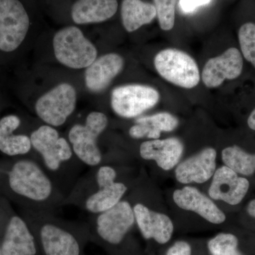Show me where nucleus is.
I'll return each instance as SVG.
<instances>
[{"instance_id":"obj_1","label":"nucleus","mask_w":255,"mask_h":255,"mask_svg":"<svg viewBox=\"0 0 255 255\" xmlns=\"http://www.w3.org/2000/svg\"><path fill=\"white\" fill-rule=\"evenodd\" d=\"M29 137L34 155L32 157L41 164L64 195L68 196L86 166L56 128L43 124L33 130Z\"/></svg>"},{"instance_id":"obj_2","label":"nucleus","mask_w":255,"mask_h":255,"mask_svg":"<svg viewBox=\"0 0 255 255\" xmlns=\"http://www.w3.org/2000/svg\"><path fill=\"white\" fill-rule=\"evenodd\" d=\"M6 184L10 194L22 201L26 210L56 214L65 206L66 196L33 157L13 162L6 172Z\"/></svg>"},{"instance_id":"obj_3","label":"nucleus","mask_w":255,"mask_h":255,"mask_svg":"<svg viewBox=\"0 0 255 255\" xmlns=\"http://www.w3.org/2000/svg\"><path fill=\"white\" fill-rule=\"evenodd\" d=\"M118 178V170L112 164L90 167L66 196L65 206H75L89 215L107 211L123 200L128 190L127 184Z\"/></svg>"},{"instance_id":"obj_4","label":"nucleus","mask_w":255,"mask_h":255,"mask_svg":"<svg viewBox=\"0 0 255 255\" xmlns=\"http://www.w3.org/2000/svg\"><path fill=\"white\" fill-rule=\"evenodd\" d=\"M26 220L36 238L41 255H82L87 238V223L60 219L56 214L26 210Z\"/></svg>"},{"instance_id":"obj_5","label":"nucleus","mask_w":255,"mask_h":255,"mask_svg":"<svg viewBox=\"0 0 255 255\" xmlns=\"http://www.w3.org/2000/svg\"><path fill=\"white\" fill-rule=\"evenodd\" d=\"M109 120L103 112L87 114L83 124H75L69 129L68 142L75 155L89 167L105 163V157L99 145V138L108 127Z\"/></svg>"},{"instance_id":"obj_6","label":"nucleus","mask_w":255,"mask_h":255,"mask_svg":"<svg viewBox=\"0 0 255 255\" xmlns=\"http://www.w3.org/2000/svg\"><path fill=\"white\" fill-rule=\"evenodd\" d=\"M86 223L90 238L106 246H117L131 231L135 219L130 201L122 200L107 211L89 215Z\"/></svg>"},{"instance_id":"obj_7","label":"nucleus","mask_w":255,"mask_h":255,"mask_svg":"<svg viewBox=\"0 0 255 255\" xmlns=\"http://www.w3.org/2000/svg\"><path fill=\"white\" fill-rule=\"evenodd\" d=\"M53 44L55 58L68 68H87L97 59V48L76 26H68L57 32Z\"/></svg>"},{"instance_id":"obj_8","label":"nucleus","mask_w":255,"mask_h":255,"mask_svg":"<svg viewBox=\"0 0 255 255\" xmlns=\"http://www.w3.org/2000/svg\"><path fill=\"white\" fill-rule=\"evenodd\" d=\"M154 64L162 78L185 89L197 86L200 73L195 60L185 52L174 48L162 50L156 55Z\"/></svg>"},{"instance_id":"obj_9","label":"nucleus","mask_w":255,"mask_h":255,"mask_svg":"<svg viewBox=\"0 0 255 255\" xmlns=\"http://www.w3.org/2000/svg\"><path fill=\"white\" fill-rule=\"evenodd\" d=\"M76 105L75 89L70 84L61 83L37 100L35 112L43 123L57 128L66 123Z\"/></svg>"},{"instance_id":"obj_10","label":"nucleus","mask_w":255,"mask_h":255,"mask_svg":"<svg viewBox=\"0 0 255 255\" xmlns=\"http://www.w3.org/2000/svg\"><path fill=\"white\" fill-rule=\"evenodd\" d=\"M29 24L27 11L19 0H0V51L17 49L26 38Z\"/></svg>"},{"instance_id":"obj_11","label":"nucleus","mask_w":255,"mask_h":255,"mask_svg":"<svg viewBox=\"0 0 255 255\" xmlns=\"http://www.w3.org/2000/svg\"><path fill=\"white\" fill-rule=\"evenodd\" d=\"M159 100V92L153 87L128 85L114 89L111 97V106L119 117L132 119L155 107Z\"/></svg>"},{"instance_id":"obj_12","label":"nucleus","mask_w":255,"mask_h":255,"mask_svg":"<svg viewBox=\"0 0 255 255\" xmlns=\"http://www.w3.org/2000/svg\"><path fill=\"white\" fill-rule=\"evenodd\" d=\"M1 251L2 255H41L36 238L23 218L12 216L8 220Z\"/></svg>"},{"instance_id":"obj_13","label":"nucleus","mask_w":255,"mask_h":255,"mask_svg":"<svg viewBox=\"0 0 255 255\" xmlns=\"http://www.w3.org/2000/svg\"><path fill=\"white\" fill-rule=\"evenodd\" d=\"M243 59L236 48L226 50L222 55L208 60L202 72V80L209 88L221 86L225 80L236 79L241 75Z\"/></svg>"},{"instance_id":"obj_14","label":"nucleus","mask_w":255,"mask_h":255,"mask_svg":"<svg viewBox=\"0 0 255 255\" xmlns=\"http://www.w3.org/2000/svg\"><path fill=\"white\" fill-rule=\"evenodd\" d=\"M249 187L248 179L238 177L233 169L223 166L215 172L209 193L215 200L237 205L246 196Z\"/></svg>"},{"instance_id":"obj_15","label":"nucleus","mask_w":255,"mask_h":255,"mask_svg":"<svg viewBox=\"0 0 255 255\" xmlns=\"http://www.w3.org/2000/svg\"><path fill=\"white\" fill-rule=\"evenodd\" d=\"M130 204L135 223L145 239L155 240L159 244L167 243L171 239L174 226L168 216L152 211L141 202Z\"/></svg>"},{"instance_id":"obj_16","label":"nucleus","mask_w":255,"mask_h":255,"mask_svg":"<svg viewBox=\"0 0 255 255\" xmlns=\"http://www.w3.org/2000/svg\"><path fill=\"white\" fill-rule=\"evenodd\" d=\"M216 155L215 149L207 147L186 159L176 168V179L182 184L207 182L216 172Z\"/></svg>"},{"instance_id":"obj_17","label":"nucleus","mask_w":255,"mask_h":255,"mask_svg":"<svg viewBox=\"0 0 255 255\" xmlns=\"http://www.w3.org/2000/svg\"><path fill=\"white\" fill-rule=\"evenodd\" d=\"M124 61L117 53H109L97 58L86 68L85 84L90 92L104 91L123 70Z\"/></svg>"},{"instance_id":"obj_18","label":"nucleus","mask_w":255,"mask_h":255,"mask_svg":"<svg viewBox=\"0 0 255 255\" xmlns=\"http://www.w3.org/2000/svg\"><path fill=\"white\" fill-rule=\"evenodd\" d=\"M173 199L181 209L194 211L206 221L214 224H221L226 221L222 211L196 188L186 187L174 192Z\"/></svg>"},{"instance_id":"obj_19","label":"nucleus","mask_w":255,"mask_h":255,"mask_svg":"<svg viewBox=\"0 0 255 255\" xmlns=\"http://www.w3.org/2000/svg\"><path fill=\"white\" fill-rule=\"evenodd\" d=\"M184 145L176 137L164 140H147L139 147V155L145 160L155 161L157 166L164 170H170L182 157Z\"/></svg>"},{"instance_id":"obj_20","label":"nucleus","mask_w":255,"mask_h":255,"mask_svg":"<svg viewBox=\"0 0 255 255\" xmlns=\"http://www.w3.org/2000/svg\"><path fill=\"white\" fill-rule=\"evenodd\" d=\"M21 125L16 115H8L0 120V151L10 157L26 155L32 152L31 139L24 134H14Z\"/></svg>"},{"instance_id":"obj_21","label":"nucleus","mask_w":255,"mask_h":255,"mask_svg":"<svg viewBox=\"0 0 255 255\" xmlns=\"http://www.w3.org/2000/svg\"><path fill=\"white\" fill-rule=\"evenodd\" d=\"M117 9V0H78L72 7L71 16L78 24L100 23L114 16Z\"/></svg>"},{"instance_id":"obj_22","label":"nucleus","mask_w":255,"mask_h":255,"mask_svg":"<svg viewBox=\"0 0 255 255\" xmlns=\"http://www.w3.org/2000/svg\"><path fill=\"white\" fill-rule=\"evenodd\" d=\"M179 121L167 112L157 113L147 117H138L130 128L129 135L133 139H158L161 132H170L178 127Z\"/></svg>"},{"instance_id":"obj_23","label":"nucleus","mask_w":255,"mask_h":255,"mask_svg":"<svg viewBox=\"0 0 255 255\" xmlns=\"http://www.w3.org/2000/svg\"><path fill=\"white\" fill-rule=\"evenodd\" d=\"M121 14L124 28L128 32L148 24L157 16L154 4L142 0H123Z\"/></svg>"},{"instance_id":"obj_24","label":"nucleus","mask_w":255,"mask_h":255,"mask_svg":"<svg viewBox=\"0 0 255 255\" xmlns=\"http://www.w3.org/2000/svg\"><path fill=\"white\" fill-rule=\"evenodd\" d=\"M223 162L236 173L251 175L255 172V155H251L238 146L225 148L222 152Z\"/></svg>"},{"instance_id":"obj_25","label":"nucleus","mask_w":255,"mask_h":255,"mask_svg":"<svg viewBox=\"0 0 255 255\" xmlns=\"http://www.w3.org/2000/svg\"><path fill=\"white\" fill-rule=\"evenodd\" d=\"M238 246V238L231 233H220L208 243L211 255H242Z\"/></svg>"},{"instance_id":"obj_26","label":"nucleus","mask_w":255,"mask_h":255,"mask_svg":"<svg viewBox=\"0 0 255 255\" xmlns=\"http://www.w3.org/2000/svg\"><path fill=\"white\" fill-rule=\"evenodd\" d=\"M243 56L255 68V24L248 22L241 26L238 33Z\"/></svg>"},{"instance_id":"obj_27","label":"nucleus","mask_w":255,"mask_h":255,"mask_svg":"<svg viewBox=\"0 0 255 255\" xmlns=\"http://www.w3.org/2000/svg\"><path fill=\"white\" fill-rule=\"evenodd\" d=\"M159 26L164 31L172 29L175 23L177 0H153Z\"/></svg>"},{"instance_id":"obj_28","label":"nucleus","mask_w":255,"mask_h":255,"mask_svg":"<svg viewBox=\"0 0 255 255\" xmlns=\"http://www.w3.org/2000/svg\"><path fill=\"white\" fill-rule=\"evenodd\" d=\"M191 248L189 243L179 241L174 243L167 251V255H191Z\"/></svg>"},{"instance_id":"obj_29","label":"nucleus","mask_w":255,"mask_h":255,"mask_svg":"<svg viewBox=\"0 0 255 255\" xmlns=\"http://www.w3.org/2000/svg\"><path fill=\"white\" fill-rule=\"evenodd\" d=\"M211 0H180L179 5L184 12H192L199 6L209 4Z\"/></svg>"},{"instance_id":"obj_30","label":"nucleus","mask_w":255,"mask_h":255,"mask_svg":"<svg viewBox=\"0 0 255 255\" xmlns=\"http://www.w3.org/2000/svg\"><path fill=\"white\" fill-rule=\"evenodd\" d=\"M248 124L249 127L253 130H255V109L250 115L248 120Z\"/></svg>"},{"instance_id":"obj_31","label":"nucleus","mask_w":255,"mask_h":255,"mask_svg":"<svg viewBox=\"0 0 255 255\" xmlns=\"http://www.w3.org/2000/svg\"><path fill=\"white\" fill-rule=\"evenodd\" d=\"M248 214L251 215L252 217L255 218V199L250 203L248 207Z\"/></svg>"},{"instance_id":"obj_32","label":"nucleus","mask_w":255,"mask_h":255,"mask_svg":"<svg viewBox=\"0 0 255 255\" xmlns=\"http://www.w3.org/2000/svg\"></svg>"}]
</instances>
